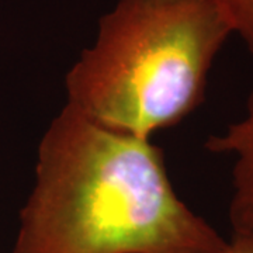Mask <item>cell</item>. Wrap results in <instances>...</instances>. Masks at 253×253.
Returning <instances> with one entry per match:
<instances>
[{
	"mask_svg": "<svg viewBox=\"0 0 253 253\" xmlns=\"http://www.w3.org/2000/svg\"><path fill=\"white\" fill-rule=\"evenodd\" d=\"M224 253H253V228L232 231V238L228 241Z\"/></svg>",
	"mask_w": 253,
	"mask_h": 253,
	"instance_id": "obj_5",
	"label": "cell"
},
{
	"mask_svg": "<svg viewBox=\"0 0 253 253\" xmlns=\"http://www.w3.org/2000/svg\"><path fill=\"white\" fill-rule=\"evenodd\" d=\"M231 34L211 0H120L66 75L68 104L97 126L151 139L204 101Z\"/></svg>",
	"mask_w": 253,
	"mask_h": 253,
	"instance_id": "obj_2",
	"label": "cell"
},
{
	"mask_svg": "<svg viewBox=\"0 0 253 253\" xmlns=\"http://www.w3.org/2000/svg\"><path fill=\"white\" fill-rule=\"evenodd\" d=\"M228 241L179 199L163 151L69 104L38 146L36 186L11 253H224Z\"/></svg>",
	"mask_w": 253,
	"mask_h": 253,
	"instance_id": "obj_1",
	"label": "cell"
},
{
	"mask_svg": "<svg viewBox=\"0 0 253 253\" xmlns=\"http://www.w3.org/2000/svg\"><path fill=\"white\" fill-rule=\"evenodd\" d=\"M204 148L212 154L235 156L229 221L232 231L253 228V89L244 117L229 124L222 134L210 136Z\"/></svg>",
	"mask_w": 253,
	"mask_h": 253,
	"instance_id": "obj_3",
	"label": "cell"
},
{
	"mask_svg": "<svg viewBox=\"0 0 253 253\" xmlns=\"http://www.w3.org/2000/svg\"><path fill=\"white\" fill-rule=\"evenodd\" d=\"M231 33L244 40L253 54V0H211Z\"/></svg>",
	"mask_w": 253,
	"mask_h": 253,
	"instance_id": "obj_4",
	"label": "cell"
}]
</instances>
